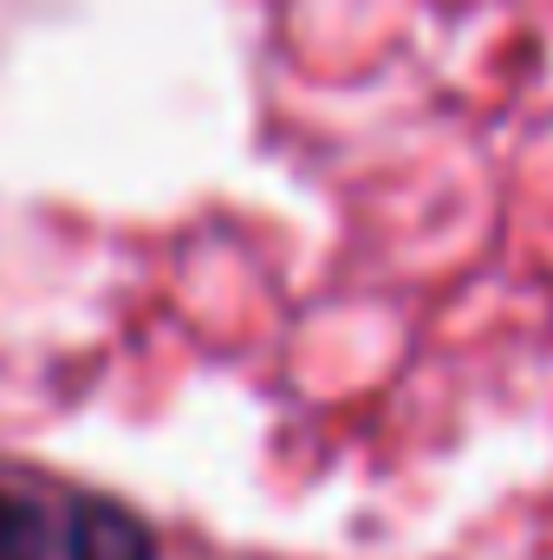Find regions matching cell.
I'll return each instance as SVG.
<instances>
[{"mask_svg":"<svg viewBox=\"0 0 553 560\" xmlns=\"http://www.w3.org/2000/svg\"><path fill=\"white\" fill-rule=\"evenodd\" d=\"M0 560H46V522L20 495H0Z\"/></svg>","mask_w":553,"mask_h":560,"instance_id":"cell-2","label":"cell"},{"mask_svg":"<svg viewBox=\"0 0 553 560\" xmlns=\"http://www.w3.org/2000/svg\"><path fill=\"white\" fill-rule=\"evenodd\" d=\"M72 560H156V541L131 509L118 502H85L72 515Z\"/></svg>","mask_w":553,"mask_h":560,"instance_id":"cell-1","label":"cell"}]
</instances>
